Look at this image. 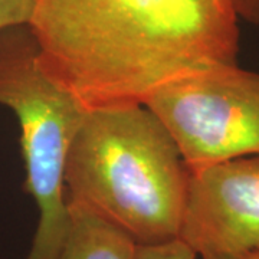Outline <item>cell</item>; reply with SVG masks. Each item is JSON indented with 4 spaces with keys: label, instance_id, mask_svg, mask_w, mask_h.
Instances as JSON below:
<instances>
[{
    "label": "cell",
    "instance_id": "1",
    "mask_svg": "<svg viewBox=\"0 0 259 259\" xmlns=\"http://www.w3.org/2000/svg\"><path fill=\"white\" fill-rule=\"evenodd\" d=\"M28 26L42 71L88 112L146 105L239 55V19L218 0H36Z\"/></svg>",
    "mask_w": 259,
    "mask_h": 259
},
{
    "label": "cell",
    "instance_id": "2",
    "mask_svg": "<svg viewBox=\"0 0 259 259\" xmlns=\"http://www.w3.org/2000/svg\"><path fill=\"white\" fill-rule=\"evenodd\" d=\"M192 171L147 105L90 111L65 167L66 202L124 231L137 245L180 236Z\"/></svg>",
    "mask_w": 259,
    "mask_h": 259
},
{
    "label": "cell",
    "instance_id": "3",
    "mask_svg": "<svg viewBox=\"0 0 259 259\" xmlns=\"http://www.w3.org/2000/svg\"><path fill=\"white\" fill-rule=\"evenodd\" d=\"M0 105L18 118L25 190L39 212L26 259H58L71 226L65 167L88 111L42 71L28 25L0 32Z\"/></svg>",
    "mask_w": 259,
    "mask_h": 259
},
{
    "label": "cell",
    "instance_id": "4",
    "mask_svg": "<svg viewBox=\"0 0 259 259\" xmlns=\"http://www.w3.org/2000/svg\"><path fill=\"white\" fill-rule=\"evenodd\" d=\"M190 171L259 156V74L216 65L168 83L147 102Z\"/></svg>",
    "mask_w": 259,
    "mask_h": 259
},
{
    "label": "cell",
    "instance_id": "5",
    "mask_svg": "<svg viewBox=\"0 0 259 259\" xmlns=\"http://www.w3.org/2000/svg\"><path fill=\"white\" fill-rule=\"evenodd\" d=\"M200 259L259 253V156L192 173L180 236Z\"/></svg>",
    "mask_w": 259,
    "mask_h": 259
},
{
    "label": "cell",
    "instance_id": "6",
    "mask_svg": "<svg viewBox=\"0 0 259 259\" xmlns=\"http://www.w3.org/2000/svg\"><path fill=\"white\" fill-rule=\"evenodd\" d=\"M71 226L58 259H134L137 243L88 207L68 202Z\"/></svg>",
    "mask_w": 259,
    "mask_h": 259
},
{
    "label": "cell",
    "instance_id": "7",
    "mask_svg": "<svg viewBox=\"0 0 259 259\" xmlns=\"http://www.w3.org/2000/svg\"><path fill=\"white\" fill-rule=\"evenodd\" d=\"M134 259H197V253L182 238L171 241L137 245Z\"/></svg>",
    "mask_w": 259,
    "mask_h": 259
},
{
    "label": "cell",
    "instance_id": "8",
    "mask_svg": "<svg viewBox=\"0 0 259 259\" xmlns=\"http://www.w3.org/2000/svg\"><path fill=\"white\" fill-rule=\"evenodd\" d=\"M36 0H0V32L8 28L29 25Z\"/></svg>",
    "mask_w": 259,
    "mask_h": 259
},
{
    "label": "cell",
    "instance_id": "9",
    "mask_svg": "<svg viewBox=\"0 0 259 259\" xmlns=\"http://www.w3.org/2000/svg\"><path fill=\"white\" fill-rule=\"evenodd\" d=\"M239 19L252 25H259V0H218Z\"/></svg>",
    "mask_w": 259,
    "mask_h": 259
},
{
    "label": "cell",
    "instance_id": "10",
    "mask_svg": "<svg viewBox=\"0 0 259 259\" xmlns=\"http://www.w3.org/2000/svg\"><path fill=\"white\" fill-rule=\"evenodd\" d=\"M246 259H259V253H252Z\"/></svg>",
    "mask_w": 259,
    "mask_h": 259
}]
</instances>
